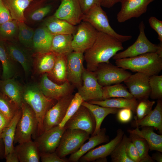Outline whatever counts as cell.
<instances>
[{"label": "cell", "mask_w": 162, "mask_h": 162, "mask_svg": "<svg viewBox=\"0 0 162 162\" xmlns=\"http://www.w3.org/2000/svg\"><path fill=\"white\" fill-rule=\"evenodd\" d=\"M82 21L89 23L98 32H102L116 38L122 43L130 40L131 35L120 34L111 27L106 13L100 5L95 4L83 14Z\"/></svg>", "instance_id": "obj_5"}, {"label": "cell", "mask_w": 162, "mask_h": 162, "mask_svg": "<svg viewBox=\"0 0 162 162\" xmlns=\"http://www.w3.org/2000/svg\"><path fill=\"white\" fill-rule=\"evenodd\" d=\"M122 43L110 35L98 32L92 46L84 52L87 69L94 72L99 64L109 62L111 58L123 50Z\"/></svg>", "instance_id": "obj_1"}, {"label": "cell", "mask_w": 162, "mask_h": 162, "mask_svg": "<svg viewBox=\"0 0 162 162\" xmlns=\"http://www.w3.org/2000/svg\"><path fill=\"white\" fill-rule=\"evenodd\" d=\"M130 134L129 138L136 147L140 157V162H154V160L149 154V148L146 140L137 135Z\"/></svg>", "instance_id": "obj_37"}, {"label": "cell", "mask_w": 162, "mask_h": 162, "mask_svg": "<svg viewBox=\"0 0 162 162\" xmlns=\"http://www.w3.org/2000/svg\"><path fill=\"white\" fill-rule=\"evenodd\" d=\"M155 0H122L117 19L120 23L133 18H138L145 13L148 5Z\"/></svg>", "instance_id": "obj_18"}, {"label": "cell", "mask_w": 162, "mask_h": 162, "mask_svg": "<svg viewBox=\"0 0 162 162\" xmlns=\"http://www.w3.org/2000/svg\"><path fill=\"white\" fill-rule=\"evenodd\" d=\"M14 149L20 162H39L40 152L34 141L32 140L18 143Z\"/></svg>", "instance_id": "obj_25"}, {"label": "cell", "mask_w": 162, "mask_h": 162, "mask_svg": "<svg viewBox=\"0 0 162 162\" xmlns=\"http://www.w3.org/2000/svg\"><path fill=\"white\" fill-rule=\"evenodd\" d=\"M81 105L85 106L90 111L95 120V128L91 135L92 136L95 135L99 132L102 123L107 116L110 114L116 113L119 109L116 108L103 107L84 101L82 103Z\"/></svg>", "instance_id": "obj_27"}, {"label": "cell", "mask_w": 162, "mask_h": 162, "mask_svg": "<svg viewBox=\"0 0 162 162\" xmlns=\"http://www.w3.org/2000/svg\"><path fill=\"white\" fill-rule=\"evenodd\" d=\"M17 24L18 39L20 42L27 48L32 47L34 33L33 29L27 26L25 22H17Z\"/></svg>", "instance_id": "obj_39"}, {"label": "cell", "mask_w": 162, "mask_h": 162, "mask_svg": "<svg viewBox=\"0 0 162 162\" xmlns=\"http://www.w3.org/2000/svg\"><path fill=\"white\" fill-rule=\"evenodd\" d=\"M18 29L17 22L13 20L0 25V39L4 41L11 38Z\"/></svg>", "instance_id": "obj_42"}, {"label": "cell", "mask_w": 162, "mask_h": 162, "mask_svg": "<svg viewBox=\"0 0 162 162\" xmlns=\"http://www.w3.org/2000/svg\"><path fill=\"white\" fill-rule=\"evenodd\" d=\"M156 52L162 58V42H160L158 44V48Z\"/></svg>", "instance_id": "obj_57"}, {"label": "cell", "mask_w": 162, "mask_h": 162, "mask_svg": "<svg viewBox=\"0 0 162 162\" xmlns=\"http://www.w3.org/2000/svg\"><path fill=\"white\" fill-rule=\"evenodd\" d=\"M82 85L77 88L84 101L102 100V87L98 82L93 72L84 68L82 76Z\"/></svg>", "instance_id": "obj_10"}, {"label": "cell", "mask_w": 162, "mask_h": 162, "mask_svg": "<svg viewBox=\"0 0 162 162\" xmlns=\"http://www.w3.org/2000/svg\"><path fill=\"white\" fill-rule=\"evenodd\" d=\"M151 27L157 33L158 39L162 42V21L154 16H151L148 20Z\"/></svg>", "instance_id": "obj_49"}, {"label": "cell", "mask_w": 162, "mask_h": 162, "mask_svg": "<svg viewBox=\"0 0 162 162\" xmlns=\"http://www.w3.org/2000/svg\"><path fill=\"white\" fill-rule=\"evenodd\" d=\"M72 34H54L50 51L56 55L67 56L74 51L72 46Z\"/></svg>", "instance_id": "obj_31"}, {"label": "cell", "mask_w": 162, "mask_h": 162, "mask_svg": "<svg viewBox=\"0 0 162 162\" xmlns=\"http://www.w3.org/2000/svg\"><path fill=\"white\" fill-rule=\"evenodd\" d=\"M22 113L21 108L19 109L10 121L8 126L2 131L0 137L3 140L5 156L14 149V141L17 124Z\"/></svg>", "instance_id": "obj_28"}, {"label": "cell", "mask_w": 162, "mask_h": 162, "mask_svg": "<svg viewBox=\"0 0 162 162\" xmlns=\"http://www.w3.org/2000/svg\"><path fill=\"white\" fill-rule=\"evenodd\" d=\"M21 108L22 113L16 126L14 145L31 140L32 137L35 139L36 137L38 124L34 112L23 101Z\"/></svg>", "instance_id": "obj_4"}, {"label": "cell", "mask_w": 162, "mask_h": 162, "mask_svg": "<svg viewBox=\"0 0 162 162\" xmlns=\"http://www.w3.org/2000/svg\"><path fill=\"white\" fill-rule=\"evenodd\" d=\"M155 103V101L149 100L148 99L140 100L136 110V116L134 118L140 120L145 117L152 110L153 106Z\"/></svg>", "instance_id": "obj_44"}, {"label": "cell", "mask_w": 162, "mask_h": 162, "mask_svg": "<svg viewBox=\"0 0 162 162\" xmlns=\"http://www.w3.org/2000/svg\"><path fill=\"white\" fill-rule=\"evenodd\" d=\"M93 72L98 82L103 87L121 83L132 74L126 70L110 62L99 64Z\"/></svg>", "instance_id": "obj_7"}, {"label": "cell", "mask_w": 162, "mask_h": 162, "mask_svg": "<svg viewBox=\"0 0 162 162\" xmlns=\"http://www.w3.org/2000/svg\"><path fill=\"white\" fill-rule=\"evenodd\" d=\"M102 100L113 98H134L127 87L121 83L103 86Z\"/></svg>", "instance_id": "obj_35"}, {"label": "cell", "mask_w": 162, "mask_h": 162, "mask_svg": "<svg viewBox=\"0 0 162 162\" xmlns=\"http://www.w3.org/2000/svg\"><path fill=\"white\" fill-rule=\"evenodd\" d=\"M40 159L42 162H68V159L59 157L56 152L51 153L40 152Z\"/></svg>", "instance_id": "obj_46"}, {"label": "cell", "mask_w": 162, "mask_h": 162, "mask_svg": "<svg viewBox=\"0 0 162 162\" xmlns=\"http://www.w3.org/2000/svg\"><path fill=\"white\" fill-rule=\"evenodd\" d=\"M74 96L72 94L62 98L47 111L43 122L44 132L59 125L64 117Z\"/></svg>", "instance_id": "obj_12"}, {"label": "cell", "mask_w": 162, "mask_h": 162, "mask_svg": "<svg viewBox=\"0 0 162 162\" xmlns=\"http://www.w3.org/2000/svg\"><path fill=\"white\" fill-rule=\"evenodd\" d=\"M126 151L128 158L133 162H140V157L136 147L130 140L127 144Z\"/></svg>", "instance_id": "obj_48"}, {"label": "cell", "mask_w": 162, "mask_h": 162, "mask_svg": "<svg viewBox=\"0 0 162 162\" xmlns=\"http://www.w3.org/2000/svg\"><path fill=\"white\" fill-rule=\"evenodd\" d=\"M144 23L139 24V34L135 42L124 50L117 53L112 58L115 60L133 57L149 52H156L158 44L150 42L146 35Z\"/></svg>", "instance_id": "obj_8"}, {"label": "cell", "mask_w": 162, "mask_h": 162, "mask_svg": "<svg viewBox=\"0 0 162 162\" xmlns=\"http://www.w3.org/2000/svg\"></svg>", "instance_id": "obj_59"}, {"label": "cell", "mask_w": 162, "mask_h": 162, "mask_svg": "<svg viewBox=\"0 0 162 162\" xmlns=\"http://www.w3.org/2000/svg\"><path fill=\"white\" fill-rule=\"evenodd\" d=\"M1 0H0V1H1Z\"/></svg>", "instance_id": "obj_58"}, {"label": "cell", "mask_w": 162, "mask_h": 162, "mask_svg": "<svg viewBox=\"0 0 162 162\" xmlns=\"http://www.w3.org/2000/svg\"><path fill=\"white\" fill-rule=\"evenodd\" d=\"M129 134H136L145 139L147 142L149 150L162 152V135L156 133L153 127H143L141 130L138 127L134 129H129Z\"/></svg>", "instance_id": "obj_26"}, {"label": "cell", "mask_w": 162, "mask_h": 162, "mask_svg": "<svg viewBox=\"0 0 162 162\" xmlns=\"http://www.w3.org/2000/svg\"><path fill=\"white\" fill-rule=\"evenodd\" d=\"M47 75L50 79H52L58 84L67 81V56L57 55L54 67Z\"/></svg>", "instance_id": "obj_34"}, {"label": "cell", "mask_w": 162, "mask_h": 162, "mask_svg": "<svg viewBox=\"0 0 162 162\" xmlns=\"http://www.w3.org/2000/svg\"><path fill=\"white\" fill-rule=\"evenodd\" d=\"M83 14L78 0H61L53 15L75 26L81 22Z\"/></svg>", "instance_id": "obj_17"}, {"label": "cell", "mask_w": 162, "mask_h": 162, "mask_svg": "<svg viewBox=\"0 0 162 162\" xmlns=\"http://www.w3.org/2000/svg\"><path fill=\"white\" fill-rule=\"evenodd\" d=\"M0 61L2 67L3 80L13 78L16 73L14 61L8 52L4 41L0 39Z\"/></svg>", "instance_id": "obj_33"}, {"label": "cell", "mask_w": 162, "mask_h": 162, "mask_svg": "<svg viewBox=\"0 0 162 162\" xmlns=\"http://www.w3.org/2000/svg\"><path fill=\"white\" fill-rule=\"evenodd\" d=\"M19 109L8 97L0 92V112L10 121Z\"/></svg>", "instance_id": "obj_40"}, {"label": "cell", "mask_w": 162, "mask_h": 162, "mask_svg": "<svg viewBox=\"0 0 162 162\" xmlns=\"http://www.w3.org/2000/svg\"><path fill=\"white\" fill-rule=\"evenodd\" d=\"M124 134L121 129L117 130L116 136L105 144L93 148L82 156L79 161L81 162L94 161L101 158H106L110 155L116 146L120 142Z\"/></svg>", "instance_id": "obj_19"}, {"label": "cell", "mask_w": 162, "mask_h": 162, "mask_svg": "<svg viewBox=\"0 0 162 162\" xmlns=\"http://www.w3.org/2000/svg\"><path fill=\"white\" fill-rule=\"evenodd\" d=\"M95 126V122L92 113L87 108L82 105L64 126L66 129L80 130L90 135L93 133Z\"/></svg>", "instance_id": "obj_13"}, {"label": "cell", "mask_w": 162, "mask_h": 162, "mask_svg": "<svg viewBox=\"0 0 162 162\" xmlns=\"http://www.w3.org/2000/svg\"><path fill=\"white\" fill-rule=\"evenodd\" d=\"M90 134L79 129H66L64 132L56 152L64 158L77 151L89 137Z\"/></svg>", "instance_id": "obj_6"}, {"label": "cell", "mask_w": 162, "mask_h": 162, "mask_svg": "<svg viewBox=\"0 0 162 162\" xmlns=\"http://www.w3.org/2000/svg\"><path fill=\"white\" fill-rule=\"evenodd\" d=\"M150 76L145 74L136 72L131 74L124 82L134 98L139 100L148 99L151 92Z\"/></svg>", "instance_id": "obj_15"}, {"label": "cell", "mask_w": 162, "mask_h": 162, "mask_svg": "<svg viewBox=\"0 0 162 162\" xmlns=\"http://www.w3.org/2000/svg\"><path fill=\"white\" fill-rule=\"evenodd\" d=\"M38 85L46 96L57 101L72 94L75 88L68 81L62 84L54 82L49 78L47 73L42 74Z\"/></svg>", "instance_id": "obj_11"}, {"label": "cell", "mask_w": 162, "mask_h": 162, "mask_svg": "<svg viewBox=\"0 0 162 162\" xmlns=\"http://www.w3.org/2000/svg\"><path fill=\"white\" fill-rule=\"evenodd\" d=\"M10 12L4 3L0 1V25L12 20Z\"/></svg>", "instance_id": "obj_50"}, {"label": "cell", "mask_w": 162, "mask_h": 162, "mask_svg": "<svg viewBox=\"0 0 162 162\" xmlns=\"http://www.w3.org/2000/svg\"><path fill=\"white\" fill-rule=\"evenodd\" d=\"M10 121L0 112V135L3 130L8 126Z\"/></svg>", "instance_id": "obj_52"}, {"label": "cell", "mask_w": 162, "mask_h": 162, "mask_svg": "<svg viewBox=\"0 0 162 162\" xmlns=\"http://www.w3.org/2000/svg\"><path fill=\"white\" fill-rule=\"evenodd\" d=\"M83 53L73 51L67 56V81L77 88L82 84Z\"/></svg>", "instance_id": "obj_16"}, {"label": "cell", "mask_w": 162, "mask_h": 162, "mask_svg": "<svg viewBox=\"0 0 162 162\" xmlns=\"http://www.w3.org/2000/svg\"><path fill=\"white\" fill-rule=\"evenodd\" d=\"M122 0H100L101 6L110 8L113 6L115 4L121 2Z\"/></svg>", "instance_id": "obj_53"}, {"label": "cell", "mask_w": 162, "mask_h": 162, "mask_svg": "<svg viewBox=\"0 0 162 162\" xmlns=\"http://www.w3.org/2000/svg\"><path fill=\"white\" fill-rule=\"evenodd\" d=\"M116 65L134 72L150 76L158 75L162 70V58L156 52H149L115 60Z\"/></svg>", "instance_id": "obj_3"}, {"label": "cell", "mask_w": 162, "mask_h": 162, "mask_svg": "<svg viewBox=\"0 0 162 162\" xmlns=\"http://www.w3.org/2000/svg\"><path fill=\"white\" fill-rule=\"evenodd\" d=\"M106 132V128H102L98 134L89 137L87 142L84 143L77 151L70 154L68 159L69 162H78L82 156L95 146L109 142V137Z\"/></svg>", "instance_id": "obj_22"}, {"label": "cell", "mask_w": 162, "mask_h": 162, "mask_svg": "<svg viewBox=\"0 0 162 162\" xmlns=\"http://www.w3.org/2000/svg\"><path fill=\"white\" fill-rule=\"evenodd\" d=\"M130 140L129 137L124 134L120 142L110 154L112 162H133L128 157L126 153L127 144Z\"/></svg>", "instance_id": "obj_38"}, {"label": "cell", "mask_w": 162, "mask_h": 162, "mask_svg": "<svg viewBox=\"0 0 162 162\" xmlns=\"http://www.w3.org/2000/svg\"><path fill=\"white\" fill-rule=\"evenodd\" d=\"M88 103L100 106L109 108L121 109L128 108L135 112L138 103L137 100L134 98L127 99L123 98H113L101 100H91Z\"/></svg>", "instance_id": "obj_29"}, {"label": "cell", "mask_w": 162, "mask_h": 162, "mask_svg": "<svg viewBox=\"0 0 162 162\" xmlns=\"http://www.w3.org/2000/svg\"><path fill=\"white\" fill-rule=\"evenodd\" d=\"M4 158V147L3 140L0 137V159Z\"/></svg>", "instance_id": "obj_55"}, {"label": "cell", "mask_w": 162, "mask_h": 162, "mask_svg": "<svg viewBox=\"0 0 162 162\" xmlns=\"http://www.w3.org/2000/svg\"><path fill=\"white\" fill-rule=\"evenodd\" d=\"M83 14L95 4L100 5V0H78Z\"/></svg>", "instance_id": "obj_51"}, {"label": "cell", "mask_w": 162, "mask_h": 162, "mask_svg": "<svg viewBox=\"0 0 162 162\" xmlns=\"http://www.w3.org/2000/svg\"><path fill=\"white\" fill-rule=\"evenodd\" d=\"M6 162H19L17 155L14 149L6 155L4 157Z\"/></svg>", "instance_id": "obj_54"}, {"label": "cell", "mask_w": 162, "mask_h": 162, "mask_svg": "<svg viewBox=\"0 0 162 162\" xmlns=\"http://www.w3.org/2000/svg\"><path fill=\"white\" fill-rule=\"evenodd\" d=\"M73 36L72 46L75 52L84 53L94 43L98 31L89 23L81 21Z\"/></svg>", "instance_id": "obj_9"}, {"label": "cell", "mask_w": 162, "mask_h": 162, "mask_svg": "<svg viewBox=\"0 0 162 162\" xmlns=\"http://www.w3.org/2000/svg\"><path fill=\"white\" fill-rule=\"evenodd\" d=\"M1 92L8 97L19 109L23 102V88L13 78L0 82Z\"/></svg>", "instance_id": "obj_24"}, {"label": "cell", "mask_w": 162, "mask_h": 162, "mask_svg": "<svg viewBox=\"0 0 162 162\" xmlns=\"http://www.w3.org/2000/svg\"><path fill=\"white\" fill-rule=\"evenodd\" d=\"M149 84L151 89L149 97L152 99H160L162 98V75L150 76Z\"/></svg>", "instance_id": "obj_41"}, {"label": "cell", "mask_w": 162, "mask_h": 162, "mask_svg": "<svg viewBox=\"0 0 162 162\" xmlns=\"http://www.w3.org/2000/svg\"><path fill=\"white\" fill-rule=\"evenodd\" d=\"M22 98L23 101L31 107L37 117L38 124L36 137L44 132L43 122L45 115L57 100L46 96L38 85L33 84L23 88Z\"/></svg>", "instance_id": "obj_2"}, {"label": "cell", "mask_w": 162, "mask_h": 162, "mask_svg": "<svg viewBox=\"0 0 162 162\" xmlns=\"http://www.w3.org/2000/svg\"><path fill=\"white\" fill-rule=\"evenodd\" d=\"M83 101L78 93H76L68 106L64 117L58 126L63 127L67 121L77 111Z\"/></svg>", "instance_id": "obj_43"}, {"label": "cell", "mask_w": 162, "mask_h": 162, "mask_svg": "<svg viewBox=\"0 0 162 162\" xmlns=\"http://www.w3.org/2000/svg\"><path fill=\"white\" fill-rule=\"evenodd\" d=\"M135 120L132 124L136 127H150L162 133V100L158 99L156 106L147 115L141 119Z\"/></svg>", "instance_id": "obj_20"}, {"label": "cell", "mask_w": 162, "mask_h": 162, "mask_svg": "<svg viewBox=\"0 0 162 162\" xmlns=\"http://www.w3.org/2000/svg\"><path fill=\"white\" fill-rule=\"evenodd\" d=\"M52 7L51 5L48 4L38 8L31 14L30 18L34 21L41 20L50 12Z\"/></svg>", "instance_id": "obj_45"}, {"label": "cell", "mask_w": 162, "mask_h": 162, "mask_svg": "<svg viewBox=\"0 0 162 162\" xmlns=\"http://www.w3.org/2000/svg\"><path fill=\"white\" fill-rule=\"evenodd\" d=\"M6 45L12 59L19 63L26 74L29 75L33 65V59L30 54L25 49L17 45L9 44Z\"/></svg>", "instance_id": "obj_23"}, {"label": "cell", "mask_w": 162, "mask_h": 162, "mask_svg": "<svg viewBox=\"0 0 162 162\" xmlns=\"http://www.w3.org/2000/svg\"><path fill=\"white\" fill-rule=\"evenodd\" d=\"M161 153L158 152L153 153L152 157L153 159L158 162H162V154Z\"/></svg>", "instance_id": "obj_56"}, {"label": "cell", "mask_w": 162, "mask_h": 162, "mask_svg": "<svg viewBox=\"0 0 162 162\" xmlns=\"http://www.w3.org/2000/svg\"><path fill=\"white\" fill-rule=\"evenodd\" d=\"M57 55L51 51L39 55L36 63L37 71L40 74H49L54 65Z\"/></svg>", "instance_id": "obj_36"}, {"label": "cell", "mask_w": 162, "mask_h": 162, "mask_svg": "<svg viewBox=\"0 0 162 162\" xmlns=\"http://www.w3.org/2000/svg\"><path fill=\"white\" fill-rule=\"evenodd\" d=\"M117 118L118 121L124 123L130 122L132 118V111L128 108L120 109L117 112Z\"/></svg>", "instance_id": "obj_47"}, {"label": "cell", "mask_w": 162, "mask_h": 162, "mask_svg": "<svg viewBox=\"0 0 162 162\" xmlns=\"http://www.w3.org/2000/svg\"><path fill=\"white\" fill-rule=\"evenodd\" d=\"M44 26L53 34H72L76 30L74 26L53 15L46 20Z\"/></svg>", "instance_id": "obj_30"}, {"label": "cell", "mask_w": 162, "mask_h": 162, "mask_svg": "<svg viewBox=\"0 0 162 162\" xmlns=\"http://www.w3.org/2000/svg\"><path fill=\"white\" fill-rule=\"evenodd\" d=\"M2 0L9 10L13 20L17 22H25V10L31 3L36 0Z\"/></svg>", "instance_id": "obj_32"}, {"label": "cell", "mask_w": 162, "mask_h": 162, "mask_svg": "<svg viewBox=\"0 0 162 162\" xmlns=\"http://www.w3.org/2000/svg\"><path fill=\"white\" fill-rule=\"evenodd\" d=\"M66 128L58 125L44 131L37 136L34 142L40 152H55Z\"/></svg>", "instance_id": "obj_14"}, {"label": "cell", "mask_w": 162, "mask_h": 162, "mask_svg": "<svg viewBox=\"0 0 162 162\" xmlns=\"http://www.w3.org/2000/svg\"><path fill=\"white\" fill-rule=\"evenodd\" d=\"M54 34L44 25L37 28L34 31L32 48L38 55L50 51Z\"/></svg>", "instance_id": "obj_21"}]
</instances>
